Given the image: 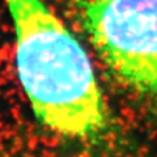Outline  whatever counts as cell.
Masks as SVG:
<instances>
[{
	"label": "cell",
	"instance_id": "2",
	"mask_svg": "<svg viewBox=\"0 0 157 157\" xmlns=\"http://www.w3.org/2000/svg\"><path fill=\"white\" fill-rule=\"evenodd\" d=\"M77 13L118 80L157 101V0H77Z\"/></svg>",
	"mask_w": 157,
	"mask_h": 157
},
{
	"label": "cell",
	"instance_id": "1",
	"mask_svg": "<svg viewBox=\"0 0 157 157\" xmlns=\"http://www.w3.org/2000/svg\"><path fill=\"white\" fill-rule=\"evenodd\" d=\"M14 29L18 80L34 117L70 140L109 128V109L90 59L45 0H4Z\"/></svg>",
	"mask_w": 157,
	"mask_h": 157
}]
</instances>
